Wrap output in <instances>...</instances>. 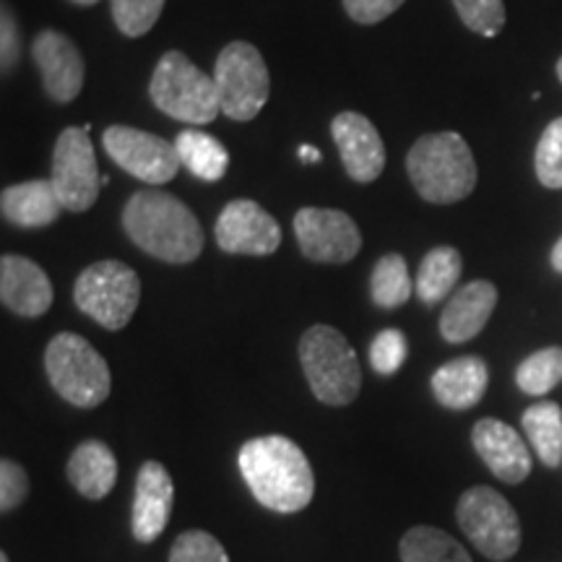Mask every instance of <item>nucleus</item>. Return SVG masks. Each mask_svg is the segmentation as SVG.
Here are the masks:
<instances>
[{
  "label": "nucleus",
  "instance_id": "11",
  "mask_svg": "<svg viewBox=\"0 0 562 562\" xmlns=\"http://www.w3.org/2000/svg\"><path fill=\"white\" fill-rule=\"evenodd\" d=\"M102 144L108 157L123 172L133 175L146 186H165L182 167L175 140L161 138L157 133L128 128V125H110L102 133Z\"/></svg>",
  "mask_w": 562,
  "mask_h": 562
},
{
  "label": "nucleus",
  "instance_id": "10",
  "mask_svg": "<svg viewBox=\"0 0 562 562\" xmlns=\"http://www.w3.org/2000/svg\"><path fill=\"white\" fill-rule=\"evenodd\" d=\"M53 186L58 191L63 209L81 214L94 206L104 186L100 165H97L94 144L89 138V125H70L58 136L53 151Z\"/></svg>",
  "mask_w": 562,
  "mask_h": 562
},
{
  "label": "nucleus",
  "instance_id": "8",
  "mask_svg": "<svg viewBox=\"0 0 562 562\" xmlns=\"http://www.w3.org/2000/svg\"><path fill=\"white\" fill-rule=\"evenodd\" d=\"M456 521L467 539L492 562H505L521 550V521L513 505L492 487H472L459 497Z\"/></svg>",
  "mask_w": 562,
  "mask_h": 562
},
{
  "label": "nucleus",
  "instance_id": "39",
  "mask_svg": "<svg viewBox=\"0 0 562 562\" xmlns=\"http://www.w3.org/2000/svg\"><path fill=\"white\" fill-rule=\"evenodd\" d=\"M70 3H76V5H97V3H100V0H70Z\"/></svg>",
  "mask_w": 562,
  "mask_h": 562
},
{
  "label": "nucleus",
  "instance_id": "4",
  "mask_svg": "<svg viewBox=\"0 0 562 562\" xmlns=\"http://www.w3.org/2000/svg\"><path fill=\"white\" fill-rule=\"evenodd\" d=\"M300 362L313 396L326 406H349L360 396L362 370L357 351L334 326H311L300 339Z\"/></svg>",
  "mask_w": 562,
  "mask_h": 562
},
{
  "label": "nucleus",
  "instance_id": "1",
  "mask_svg": "<svg viewBox=\"0 0 562 562\" xmlns=\"http://www.w3.org/2000/svg\"><path fill=\"white\" fill-rule=\"evenodd\" d=\"M237 467L248 490L263 508L273 513H300L315 495L311 461L286 435L250 438L237 453Z\"/></svg>",
  "mask_w": 562,
  "mask_h": 562
},
{
  "label": "nucleus",
  "instance_id": "16",
  "mask_svg": "<svg viewBox=\"0 0 562 562\" xmlns=\"http://www.w3.org/2000/svg\"><path fill=\"white\" fill-rule=\"evenodd\" d=\"M331 136L341 154L344 170L355 182H368L381 178L385 167V144L368 117L360 112H339L331 123Z\"/></svg>",
  "mask_w": 562,
  "mask_h": 562
},
{
  "label": "nucleus",
  "instance_id": "9",
  "mask_svg": "<svg viewBox=\"0 0 562 562\" xmlns=\"http://www.w3.org/2000/svg\"><path fill=\"white\" fill-rule=\"evenodd\" d=\"M214 83L222 112L229 121L250 123L269 102V68L250 42L237 40L224 47L214 66Z\"/></svg>",
  "mask_w": 562,
  "mask_h": 562
},
{
  "label": "nucleus",
  "instance_id": "2",
  "mask_svg": "<svg viewBox=\"0 0 562 562\" xmlns=\"http://www.w3.org/2000/svg\"><path fill=\"white\" fill-rule=\"evenodd\" d=\"M131 243L165 263H191L203 252V229L180 199L165 191L133 193L123 209Z\"/></svg>",
  "mask_w": 562,
  "mask_h": 562
},
{
  "label": "nucleus",
  "instance_id": "26",
  "mask_svg": "<svg viewBox=\"0 0 562 562\" xmlns=\"http://www.w3.org/2000/svg\"><path fill=\"white\" fill-rule=\"evenodd\" d=\"M402 562H472L461 542L435 526H414L398 542Z\"/></svg>",
  "mask_w": 562,
  "mask_h": 562
},
{
  "label": "nucleus",
  "instance_id": "5",
  "mask_svg": "<svg viewBox=\"0 0 562 562\" xmlns=\"http://www.w3.org/2000/svg\"><path fill=\"white\" fill-rule=\"evenodd\" d=\"M45 372L63 402L79 409H97L108 402L112 389L110 364L79 334L53 336L45 349Z\"/></svg>",
  "mask_w": 562,
  "mask_h": 562
},
{
  "label": "nucleus",
  "instance_id": "27",
  "mask_svg": "<svg viewBox=\"0 0 562 562\" xmlns=\"http://www.w3.org/2000/svg\"><path fill=\"white\" fill-rule=\"evenodd\" d=\"M414 286L409 277V266H406L404 256L398 252H389L381 261L375 263L370 277V297L383 311H396V307L406 305L412 297Z\"/></svg>",
  "mask_w": 562,
  "mask_h": 562
},
{
  "label": "nucleus",
  "instance_id": "6",
  "mask_svg": "<svg viewBox=\"0 0 562 562\" xmlns=\"http://www.w3.org/2000/svg\"><path fill=\"white\" fill-rule=\"evenodd\" d=\"M151 102L172 121L206 125L222 112L216 83L186 53H165L151 74Z\"/></svg>",
  "mask_w": 562,
  "mask_h": 562
},
{
  "label": "nucleus",
  "instance_id": "21",
  "mask_svg": "<svg viewBox=\"0 0 562 562\" xmlns=\"http://www.w3.org/2000/svg\"><path fill=\"white\" fill-rule=\"evenodd\" d=\"M0 211L5 222L21 229H42L58 220L63 203L53 180H30L9 186L0 193Z\"/></svg>",
  "mask_w": 562,
  "mask_h": 562
},
{
  "label": "nucleus",
  "instance_id": "18",
  "mask_svg": "<svg viewBox=\"0 0 562 562\" xmlns=\"http://www.w3.org/2000/svg\"><path fill=\"white\" fill-rule=\"evenodd\" d=\"M53 284L40 263L11 252L0 258V300L11 313L42 318L53 307Z\"/></svg>",
  "mask_w": 562,
  "mask_h": 562
},
{
  "label": "nucleus",
  "instance_id": "32",
  "mask_svg": "<svg viewBox=\"0 0 562 562\" xmlns=\"http://www.w3.org/2000/svg\"><path fill=\"white\" fill-rule=\"evenodd\" d=\"M409 357V341L398 328H385L370 344V364L378 375H396Z\"/></svg>",
  "mask_w": 562,
  "mask_h": 562
},
{
  "label": "nucleus",
  "instance_id": "7",
  "mask_svg": "<svg viewBox=\"0 0 562 562\" xmlns=\"http://www.w3.org/2000/svg\"><path fill=\"white\" fill-rule=\"evenodd\" d=\"M74 302L83 315L108 331H121L131 323L140 302L138 273L123 261L91 263L74 284Z\"/></svg>",
  "mask_w": 562,
  "mask_h": 562
},
{
  "label": "nucleus",
  "instance_id": "28",
  "mask_svg": "<svg viewBox=\"0 0 562 562\" xmlns=\"http://www.w3.org/2000/svg\"><path fill=\"white\" fill-rule=\"evenodd\" d=\"M562 381V347L533 351L516 370V385L526 396H544Z\"/></svg>",
  "mask_w": 562,
  "mask_h": 562
},
{
  "label": "nucleus",
  "instance_id": "31",
  "mask_svg": "<svg viewBox=\"0 0 562 562\" xmlns=\"http://www.w3.org/2000/svg\"><path fill=\"white\" fill-rule=\"evenodd\" d=\"M459 19L482 37H495L505 26L503 0H451Z\"/></svg>",
  "mask_w": 562,
  "mask_h": 562
},
{
  "label": "nucleus",
  "instance_id": "34",
  "mask_svg": "<svg viewBox=\"0 0 562 562\" xmlns=\"http://www.w3.org/2000/svg\"><path fill=\"white\" fill-rule=\"evenodd\" d=\"M30 495V474L16 461H0V510L11 513Z\"/></svg>",
  "mask_w": 562,
  "mask_h": 562
},
{
  "label": "nucleus",
  "instance_id": "41",
  "mask_svg": "<svg viewBox=\"0 0 562 562\" xmlns=\"http://www.w3.org/2000/svg\"><path fill=\"white\" fill-rule=\"evenodd\" d=\"M0 562H11V560H9V554H5V552L0 554Z\"/></svg>",
  "mask_w": 562,
  "mask_h": 562
},
{
  "label": "nucleus",
  "instance_id": "24",
  "mask_svg": "<svg viewBox=\"0 0 562 562\" xmlns=\"http://www.w3.org/2000/svg\"><path fill=\"white\" fill-rule=\"evenodd\" d=\"M461 269L463 261L459 250L451 248V245L432 248L422 258L414 292H417V297L425 305H438L440 300H446L456 290V284L461 279Z\"/></svg>",
  "mask_w": 562,
  "mask_h": 562
},
{
  "label": "nucleus",
  "instance_id": "37",
  "mask_svg": "<svg viewBox=\"0 0 562 562\" xmlns=\"http://www.w3.org/2000/svg\"><path fill=\"white\" fill-rule=\"evenodd\" d=\"M300 159H305L307 165H315V161H321V151L315 149V146L302 144V146H300Z\"/></svg>",
  "mask_w": 562,
  "mask_h": 562
},
{
  "label": "nucleus",
  "instance_id": "17",
  "mask_svg": "<svg viewBox=\"0 0 562 562\" xmlns=\"http://www.w3.org/2000/svg\"><path fill=\"white\" fill-rule=\"evenodd\" d=\"M474 451L497 480L505 484H521L531 474V451L526 440L505 422L487 417L472 430Z\"/></svg>",
  "mask_w": 562,
  "mask_h": 562
},
{
  "label": "nucleus",
  "instance_id": "33",
  "mask_svg": "<svg viewBox=\"0 0 562 562\" xmlns=\"http://www.w3.org/2000/svg\"><path fill=\"white\" fill-rule=\"evenodd\" d=\"M170 562H229V554L209 531H186L175 539Z\"/></svg>",
  "mask_w": 562,
  "mask_h": 562
},
{
  "label": "nucleus",
  "instance_id": "36",
  "mask_svg": "<svg viewBox=\"0 0 562 562\" xmlns=\"http://www.w3.org/2000/svg\"><path fill=\"white\" fill-rule=\"evenodd\" d=\"M21 58V34L16 16L9 5H3V21H0V60H3V74H11Z\"/></svg>",
  "mask_w": 562,
  "mask_h": 562
},
{
  "label": "nucleus",
  "instance_id": "23",
  "mask_svg": "<svg viewBox=\"0 0 562 562\" xmlns=\"http://www.w3.org/2000/svg\"><path fill=\"white\" fill-rule=\"evenodd\" d=\"M175 149L188 172L203 182H220L227 175L229 154L220 138L209 136L206 131L186 128L175 138Z\"/></svg>",
  "mask_w": 562,
  "mask_h": 562
},
{
  "label": "nucleus",
  "instance_id": "12",
  "mask_svg": "<svg viewBox=\"0 0 562 562\" xmlns=\"http://www.w3.org/2000/svg\"><path fill=\"white\" fill-rule=\"evenodd\" d=\"M294 237L302 256L315 263H349L362 250L360 227L339 209H300L294 214Z\"/></svg>",
  "mask_w": 562,
  "mask_h": 562
},
{
  "label": "nucleus",
  "instance_id": "14",
  "mask_svg": "<svg viewBox=\"0 0 562 562\" xmlns=\"http://www.w3.org/2000/svg\"><path fill=\"white\" fill-rule=\"evenodd\" d=\"M32 58L42 74V87L53 102L68 104L81 94L87 63L74 40L58 30L40 32L32 42Z\"/></svg>",
  "mask_w": 562,
  "mask_h": 562
},
{
  "label": "nucleus",
  "instance_id": "13",
  "mask_svg": "<svg viewBox=\"0 0 562 562\" xmlns=\"http://www.w3.org/2000/svg\"><path fill=\"white\" fill-rule=\"evenodd\" d=\"M216 243L229 256H271L281 245V227L256 201H229L216 220Z\"/></svg>",
  "mask_w": 562,
  "mask_h": 562
},
{
  "label": "nucleus",
  "instance_id": "29",
  "mask_svg": "<svg viewBox=\"0 0 562 562\" xmlns=\"http://www.w3.org/2000/svg\"><path fill=\"white\" fill-rule=\"evenodd\" d=\"M165 9V0H110L112 19L125 37H144L151 32Z\"/></svg>",
  "mask_w": 562,
  "mask_h": 562
},
{
  "label": "nucleus",
  "instance_id": "40",
  "mask_svg": "<svg viewBox=\"0 0 562 562\" xmlns=\"http://www.w3.org/2000/svg\"><path fill=\"white\" fill-rule=\"evenodd\" d=\"M558 76H560V81H562V58L558 60Z\"/></svg>",
  "mask_w": 562,
  "mask_h": 562
},
{
  "label": "nucleus",
  "instance_id": "20",
  "mask_svg": "<svg viewBox=\"0 0 562 562\" xmlns=\"http://www.w3.org/2000/svg\"><path fill=\"white\" fill-rule=\"evenodd\" d=\"M487 385L490 368L476 355L456 357V360L440 364L430 378L435 402L453 412L474 409L482 402L484 393H487Z\"/></svg>",
  "mask_w": 562,
  "mask_h": 562
},
{
  "label": "nucleus",
  "instance_id": "38",
  "mask_svg": "<svg viewBox=\"0 0 562 562\" xmlns=\"http://www.w3.org/2000/svg\"><path fill=\"white\" fill-rule=\"evenodd\" d=\"M550 261H552V266H554V271H560V273H562V237H560L558 243H554Z\"/></svg>",
  "mask_w": 562,
  "mask_h": 562
},
{
  "label": "nucleus",
  "instance_id": "22",
  "mask_svg": "<svg viewBox=\"0 0 562 562\" xmlns=\"http://www.w3.org/2000/svg\"><path fill=\"white\" fill-rule=\"evenodd\" d=\"M68 482L87 501H104L117 482V459L102 440H83L68 459Z\"/></svg>",
  "mask_w": 562,
  "mask_h": 562
},
{
  "label": "nucleus",
  "instance_id": "25",
  "mask_svg": "<svg viewBox=\"0 0 562 562\" xmlns=\"http://www.w3.org/2000/svg\"><path fill=\"white\" fill-rule=\"evenodd\" d=\"M526 440L531 442L537 459L544 467H560L562 463V409L554 402H537L524 412L521 417Z\"/></svg>",
  "mask_w": 562,
  "mask_h": 562
},
{
  "label": "nucleus",
  "instance_id": "3",
  "mask_svg": "<svg viewBox=\"0 0 562 562\" xmlns=\"http://www.w3.org/2000/svg\"><path fill=\"white\" fill-rule=\"evenodd\" d=\"M406 172H409L414 191L427 203H459L474 193L476 161L469 144L459 133L442 131L427 133L414 140L406 154Z\"/></svg>",
  "mask_w": 562,
  "mask_h": 562
},
{
  "label": "nucleus",
  "instance_id": "35",
  "mask_svg": "<svg viewBox=\"0 0 562 562\" xmlns=\"http://www.w3.org/2000/svg\"><path fill=\"white\" fill-rule=\"evenodd\" d=\"M341 3L351 21L372 26V24H381V21L389 19L393 11L402 9L404 0H341Z\"/></svg>",
  "mask_w": 562,
  "mask_h": 562
},
{
  "label": "nucleus",
  "instance_id": "30",
  "mask_svg": "<svg viewBox=\"0 0 562 562\" xmlns=\"http://www.w3.org/2000/svg\"><path fill=\"white\" fill-rule=\"evenodd\" d=\"M533 167H537V178L550 191L562 188V117L547 125L542 138L537 144L533 154Z\"/></svg>",
  "mask_w": 562,
  "mask_h": 562
},
{
  "label": "nucleus",
  "instance_id": "15",
  "mask_svg": "<svg viewBox=\"0 0 562 562\" xmlns=\"http://www.w3.org/2000/svg\"><path fill=\"white\" fill-rule=\"evenodd\" d=\"M175 484L165 463L144 461L136 474V492H133L131 531L140 544H151L161 537L172 516Z\"/></svg>",
  "mask_w": 562,
  "mask_h": 562
},
{
  "label": "nucleus",
  "instance_id": "19",
  "mask_svg": "<svg viewBox=\"0 0 562 562\" xmlns=\"http://www.w3.org/2000/svg\"><path fill=\"white\" fill-rule=\"evenodd\" d=\"M497 305V286L476 279L456 290L440 315V334L448 344H467L482 334Z\"/></svg>",
  "mask_w": 562,
  "mask_h": 562
}]
</instances>
